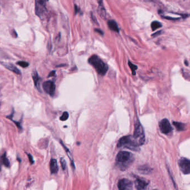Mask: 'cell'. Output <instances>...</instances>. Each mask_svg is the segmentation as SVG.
Segmentation results:
<instances>
[{
    "label": "cell",
    "mask_w": 190,
    "mask_h": 190,
    "mask_svg": "<svg viewBox=\"0 0 190 190\" xmlns=\"http://www.w3.org/2000/svg\"><path fill=\"white\" fill-rule=\"evenodd\" d=\"M159 127L161 132L166 135H169L173 131V128L171 124L169 121L167 119H164L160 121Z\"/></svg>",
    "instance_id": "cell-6"
},
{
    "label": "cell",
    "mask_w": 190,
    "mask_h": 190,
    "mask_svg": "<svg viewBox=\"0 0 190 190\" xmlns=\"http://www.w3.org/2000/svg\"><path fill=\"white\" fill-rule=\"evenodd\" d=\"M138 169L140 173L143 174H148L151 172V168L146 165H144L139 167Z\"/></svg>",
    "instance_id": "cell-17"
},
{
    "label": "cell",
    "mask_w": 190,
    "mask_h": 190,
    "mask_svg": "<svg viewBox=\"0 0 190 190\" xmlns=\"http://www.w3.org/2000/svg\"><path fill=\"white\" fill-rule=\"evenodd\" d=\"M99 10H98V12L99 13V15L100 16L103 17H106V10L104 8V6L103 5V0H99Z\"/></svg>",
    "instance_id": "cell-16"
},
{
    "label": "cell",
    "mask_w": 190,
    "mask_h": 190,
    "mask_svg": "<svg viewBox=\"0 0 190 190\" xmlns=\"http://www.w3.org/2000/svg\"><path fill=\"white\" fill-rule=\"evenodd\" d=\"M134 160L133 154L127 151H120L116 155V166L121 171H125L133 164Z\"/></svg>",
    "instance_id": "cell-1"
},
{
    "label": "cell",
    "mask_w": 190,
    "mask_h": 190,
    "mask_svg": "<svg viewBox=\"0 0 190 190\" xmlns=\"http://www.w3.org/2000/svg\"><path fill=\"white\" fill-rule=\"evenodd\" d=\"M50 169L52 174H57L58 172L59 167L57 163V161L55 159H52L50 162Z\"/></svg>",
    "instance_id": "cell-12"
},
{
    "label": "cell",
    "mask_w": 190,
    "mask_h": 190,
    "mask_svg": "<svg viewBox=\"0 0 190 190\" xmlns=\"http://www.w3.org/2000/svg\"><path fill=\"white\" fill-rule=\"evenodd\" d=\"M60 162H61L62 169L63 170H65V169H66V164L65 160L64 159H61L60 160Z\"/></svg>",
    "instance_id": "cell-23"
},
{
    "label": "cell",
    "mask_w": 190,
    "mask_h": 190,
    "mask_svg": "<svg viewBox=\"0 0 190 190\" xmlns=\"http://www.w3.org/2000/svg\"><path fill=\"white\" fill-rule=\"evenodd\" d=\"M118 187L121 190H132L133 183L131 180L127 179H123L118 181Z\"/></svg>",
    "instance_id": "cell-9"
},
{
    "label": "cell",
    "mask_w": 190,
    "mask_h": 190,
    "mask_svg": "<svg viewBox=\"0 0 190 190\" xmlns=\"http://www.w3.org/2000/svg\"><path fill=\"white\" fill-rule=\"evenodd\" d=\"M95 31L97 32H98V33H99L100 35H104L103 32L101 30H99V29H95Z\"/></svg>",
    "instance_id": "cell-25"
},
{
    "label": "cell",
    "mask_w": 190,
    "mask_h": 190,
    "mask_svg": "<svg viewBox=\"0 0 190 190\" xmlns=\"http://www.w3.org/2000/svg\"><path fill=\"white\" fill-rule=\"evenodd\" d=\"M133 137L139 146H142L145 142L144 129L139 121H137L135 124V128Z\"/></svg>",
    "instance_id": "cell-4"
},
{
    "label": "cell",
    "mask_w": 190,
    "mask_h": 190,
    "mask_svg": "<svg viewBox=\"0 0 190 190\" xmlns=\"http://www.w3.org/2000/svg\"><path fill=\"white\" fill-rule=\"evenodd\" d=\"M88 62L100 75L103 76L106 75L108 71V66L107 64L96 55H93L90 56L88 60Z\"/></svg>",
    "instance_id": "cell-2"
},
{
    "label": "cell",
    "mask_w": 190,
    "mask_h": 190,
    "mask_svg": "<svg viewBox=\"0 0 190 190\" xmlns=\"http://www.w3.org/2000/svg\"><path fill=\"white\" fill-rule=\"evenodd\" d=\"M42 87L44 90L45 91L46 93L51 96H53L55 94L56 86L53 81L48 80L44 82L42 84Z\"/></svg>",
    "instance_id": "cell-8"
},
{
    "label": "cell",
    "mask_w": 190,
    "mask_h": 190,
    "mask_svg": "<svg viewBox=\"0 0 190 190\" xmlns=\"http://www.w3.org/2000/svg\"><path fill=\"white\" fill-rule=\"evenodd\" d=\"M128 65H129L130 68L132 70L133 75H135V74H136V70L137 69V66H136L134 64L132 63L131 61L128 62Z\"/></svg>",
    "instance_id": "cell-20"
},
{
    "label": "cell",
    "mask_w": 190,
    "mask_h": 190,
    "mask_svg": "<svg viewBox=\"0 0 190 190\" xmlns=\"http://www.w3.org/2000/svg\"><path fill=\"white\" fill-rule=\"evenodd\" d=\"M161 31H158L157 33H156V34H153V35H152V36H155L156 34H159H159H161Z\"/></svg>",
    "instance_id": "cell-27"
},
{
    "label": "cell",
    "mask_w": 190,
    "mask_h": 190,
    "mask_svg": "<svg viewBox=\"0 0 190 190\" xmlns=\"http://www.w3.org/2000/svg\"><path fill=\"white\" fill-rule=\"evenodd\" d=\"M117 146L118 148H128L134 151H138L139 149V146L131 136L121 138L118 141Z\"/></svg>",
    "instance_id": "cell-3"
},
{
    "label": "cell",
    "mask_w": 190,
    "mask_h": 190,
    "mask_svg": "<svg viewBox=\"0 0 190 190\" xmlns=\"http://www.w3.org/2000/svg\"><path fill=\"white\" fill-rule=\"evenodd\" d=\"M0 63L1 64L4 66H5L6 69L10 70L11 71L17 74H21V71H20V70L17 68V67H16L15 65H14L13 64L4 63V62H0Z\"/></svg>",
    "instance_id": "cell-11"
},
{
    "label": "cell",
    "mask_w": 190,
    "mask_h": 190,
    "mask_svg": "<svg viewBox=\"0 0 190 190\" xmlns=\"http://www.w3.org/2000/svg\"><path fill=\"white\" fill-rule=\"evenodd\" d=\"M135 187L137 190H145L147 188L148 182L146 180L138 178L135 181Z\"/></svg>",
    "instance_id": "cell-10"
},
{
    "label": "cell",
    "mask_w": 190,
    "mask_h": 190,
    "mask_svg": "<svg viewBox=\"0 0 190 190\" xmlns=\"http://www.w3.org/2000/svg\"><path fill=\"white\" fill-rule=\"evenodd\" d=\"M27 156H28V157L29 159V161L30 162L31 164H33L34 163V161L33 159V157L30 154H27Z\"/></svg>",
    "instance_id": "cell-24"
},
{
    "label": "cell",
    "mask_w": 190,
    "mask_h": 190,
    "mask_svg": "<svg viewBox=\"0 0 190 190\" xmlns=\"http://www.w3.org/2000/svg\"><path fill=\"white\" fill-rule=\"evenodd\" d=\"M17 64L20 65L21 67L22 68H27V66H29V64L26 61H19L17 63Z\"/></svg>",
    "instance_id": "cell-22"
},
{
    "label": "cell",
    "mask_w": 190,
    "mask_h": 190,
    "mask_svg": "<svg viewBox=\"0 0 190 190\" xmlns=\"http://www.w3.org/2000/svg\"><path fill=\"white\" fill-rule=\"evenodd\" d=\"M162 26V25L159 21H153L151 24V28L153 31H155L159 28H161Z\"/></svg>",
    "instance_id": "cell-18"
},
{
    "label": "cell",
    "mask_w": 190,
    "mask_h": 190,
    "mask_svg": "<svg viewBox=\"0 0 190 190\" xmlns=\"http://www.w3.org/2000/svg\"><path fill=\"white\" fill-rule=\"evenodd\" d=\"M69 118V113L67 112V111H64L62 116H60V119L62 121H66Z\"/></svg>",
    "instance_id": "cell-21"
},
{
    "label": "cell",
    "mask_w": 190,
    "mask_h": 190,
    "mask_svg": "<svg viewBox=\"0 0 190 190\" xmlns=\"http://www.w3.org/2000/svg\"><path fill=\"white\" fill-rule=\"evenodd\" d=\"M185 65H186V66H188V65H189V64H188V61H187V60H185Z\"/></svg>",
    "instance_id": "cell-28"
},
{
    "label": "cell",
    "mask_w": 190,
    "mask_h": 190,
    "mask_svg": "<svg viewBox=\"0 0 190 190\" xmlns=\"http://www.w3.org/2000/svg\"><path fill=\"white\" fill-rule=\"evenodd\" d=\"M180 170L183 174H189L190 172V160L186 158H181L179 161Z\"/></svg>",
    "instance_id": "cell-7"
},
{
    "label": "cell",
    "mask_w": 190,
    "mask_h": 190,
    "mask_svg": "<svg viewBox=\"0 0 190 190\" xmlns=\"http://www.w3.org/2000/svg\"><path fill=\"white\" fill-rule=\"evenodd\" d=\"M55 71H51L50 74H49V76H48V77H51V76H54V75H55Z\"/></svg>",
    "instance_id": "cell-26"
},
{
    "label": "cell",
    "mask_w": 190,
    "mask_h": 190,
    "mask_svg": "<svg viewBox=\"0 0 190 190\" xmlns=\"http://www.w3.org/2000/svg\"><path fill=\"white\" fill-rule=\"evenodd\" d=\"M47 0H35V13L36 15L41 17L46 12Z\"/></svg>",
    "instance_id": "cell-5"
},
{
    "label": "cell",
    "mask_w": 190,
    "mask_h": 190,
    "mask_svg": "<svg viewBox=\"0 0 190 190\" xmlns=\"http://www.w3.org/2000/svg\"><path fill=\"white\" fill-rule=\"evenodd\" d=\"M32 78L34 80V83H35V85L36 87L39 90H40V86H39V80H40V78L39 76V75L37 74V71H34L33 73V74L32 75Z\"/></svg>",
    "instance_id": "cell-14"
},
{
    "label": "cell",
    "mask_w": 190,
    "mask_h": 190,
    "mask_svg": "<svg viewBox=\"0 0 190 190\" xmlns=\"http://www.w3.org/2000/svg\"><path fill=\"white\" fill-rule=\"evenodd\" d=\"M108 25L111 30L113 31L119 32V29L116 22L114 20H109L108 22Z\"/></svg>",
    "instance_id": "cell-13"
},
{
    "label": "cell",
    "mask_w": 190,
    "mask_h": 190,
    "mask_svg": "<svg viewBox=\"0 0 190 190\" xmlns=\"http://www.w3.org/2000/svg\"><path fill=\"white\" fill-rule=\"evenodd\" d=\"M1 159H2V164H4L6 167H9L10 166V162L9 159L7 158L6 153H4L2 156H1Z\"/></svg>",
    "instance_id": "cell-19"
},
{
    "label": "cell",
    "mask_w": 190,
    "mask_h": 190,
    "mask_svg": "<svg viewBox=\"0 0 190 190\" xmlns=\"http://www.w3.org/2000/svg\"><path fill=\"white\" fill-rule=\"evenodd\" d=\"M173 124L175 128L179 131H184L186 128V124L178 121H174Z\"/></svg>",
    "instance_id": "cell-15"
}]
</instances>
